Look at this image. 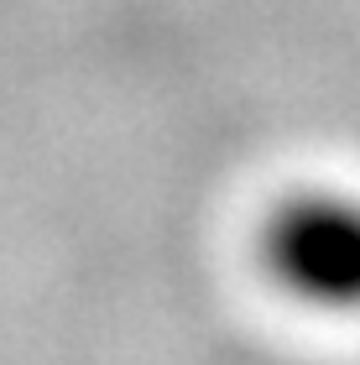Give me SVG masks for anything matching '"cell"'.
<instances>
[{"mask_svg": "<svg viewBox=\"0 0 360 365\" xmlns=\"http://www.w3.org/2000/svg\"><path fill=\"white\" fill-rule=\"evenodd\" d=\"M261 261L287 297L324 313H360V198L292 193L261 230Z\"/></svg>", "mask_w": 360, "mask_h": 365, "instance_id": "6da1fadb", "label": "cell"}]
</instances>
